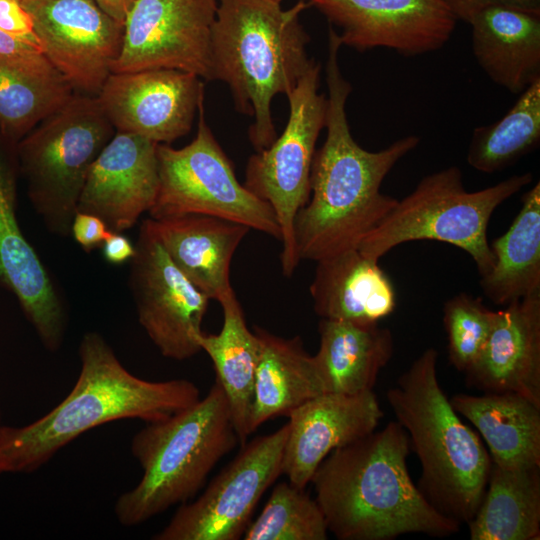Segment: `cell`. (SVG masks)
<instances>
[{
  "mask_svg": "<svg viewBox=\"0 0 540 540\" xmlns=\"http://www.w3.org/2000/svg\"><path fill=\"white\" fill-rule=\"evenodd\" d=\"M341 46L337 32L330 27L326 63L327 134L313 157L311 197L294 221L300 260L318 262L358 248L397 203L394 197L380 192L383 180L420 141L417 136H406L372 152L354 140L345 109L352 87L338 64Z\"/></svg>",
  "mask_w": 540,
  "mask_h": 540,
  "instance_id": "cell-1",
  "label": "cell"
},
{
  "mask_svg": "<svg viewBox=\"0 0 540 540\" xmlns=\"http://www.w3.org/2000/svg\"><path fill=\"white\" fill-rule=\"evenodd\" d=\"M410 441L397 422L328 454L311 483L328 531L339 540L447 537L460 523L439 512L413 482Z\"/></svg>",
  "mask_w": 540,
  "mask_h": 540,
  "instance_id": "cell-2",
  "label": "cell"
},
{
  "mask_svg": "<svg viewBox=\"0 0 540 540\" xmlns=\"http://www.w3.org/2000/svg\"><path fill=\"white\" fill-rule=\"evenodd\" d=\"M80 373L69 394L51 411L21 427L0 426L2 473H30L60 449L97 426L121 419H166L200 399L186 379L148 381L130 373L104 337L83 335Z\"/></svg>",
  "mask_w": 540,
  "mask_h": 540,
  "instance_id": "cell-3",
  "label": "cell"
},
{
  "mask_svg": "<svg viewBox=\"0 0 540 540\" xmlns=\"http://www.w3.org/2000/svg\"><path fill=\"white\" fill-rule=\"evenodd\" d=\"M300 0L284 10L270 0H219L211 39V80L228 84L236 109L253 117L249 139L256 151L276 139L271 102L288 96L308 70L309 35Z\"/></svg>",
  "mask_w": 540,
  "mask_h": 540,
  "instance_id": "cell-4",
  "label": "cell"
},
{
  "mask_svg": "<svg viewBox=\"0 0 540 540\" xmlns=\"http://www.w3.org/2000/svg\"><path fill=\"white\" fill-rule=\"evenodd\" d=\"M437 359L436 349L423 351L387 391V402L419 458L420 491L439 512L468 523L484 496L492 460L446 397Z\"/></svg>",
  "mask_w": 540,
  "mask_h": 540,
  "instance_id": "cell-5",
  "label": "cell"
},
{
  "mask_svg": "<svg viewBox=\"0 0 540 540\" xmlns=\"http://www.w3.org/2000/svg\"><path fill=\"white\" fill-rule=\"evenodd\" d=\"M238 443L227 398L217 381L192 406L146 423L131 440V453L143 475L116 500L118 522L136 526L190 501Z\"/></svg>",
  "mask_w": 540,
  "mask_h": 540,
  "instance_id": "cell-6",
  "label": "cell"
},
{
  "mask_svg": "<svg viewBox=\"0 0 540 540\" xmlns=\"http://www.w3.org/2000/svg\"><path fill=\"white\" fill-rule=\"evenodd\" d=\"M526 172L482 190L468 192L461 170L451 166L425 176L361 241L358 250L379 260L396 246L410 241L437 240L456 246L474 260L479 275L493 267L487 240L496 208L532 181Z\"/></svg>",
  "mask_w": 540,
  "mask_h": 540,
  "instance_id": "cell-7",
  "label": "cell"
},
{
  "mask_svg": "<svg viewBox=\"0 0 540 540\" xmlns=\"http://www.w3.org/2000/svg\"><path fill=\"white\" fill-rule=\"evenodd\" d=\"M115 133L96 96L74 93L16 144L19 174L49 232L70 234L90 168Z\"/></svg>",
  "mask_w": 540,
  "mask_h": 540,
  "instance_id": "cell-8",
  "label": "cell"
},
{
  "mask_svg": "<svg viewBox=\"0 0 540 540\" xmlns=\"http://www.w3.org/2000/svg\"><path fill=\"white\" fill-rule=\"evenodd\" d=\"M197 109L198 130L190 144L180 149L157 144L159 188L150 218L209 215L281 241L273 209L237 180L232 162L207 125L204 97Z\"/></svg>",
  "mask_w": 540,
  "mask_h": 540,
  "instance_id": "cell-9",
  "label": "cell"
},
{
  "mask_svg": "<svg viewBox=\"0 0 540 540\" xmlns=\"http://www.w3.org/2000/svg\"><path fill=\"white\" fill-rule=\"evenodd\" d=\"M320 71V64L314 61L287 96L290 113L282 134L256 151L245 169L244 186L271 206L280 226L285 277H291L300 262L294 221L310 198L315 145L325 127L327 98L318 92Z\"/></svg>",
  "mask_w": 540,
  "mask_h": 540,
  "instance_id": "cell-10",
  "label": "cell"
},
{
  "mask_svg": "<svg viewBox=\"0 0 540 540\" xmlns=\"http://www.w3.org/2000/svg\"><path fill=\"white\" fill-rule=\"evenodd\" d=\"M290 425L245 443L193 501L180 504L154 540H237L265 491L282 474Z\"/></svg>",
  "mask_w": 540,
  "mask_h": 540,
  "instance_id": "cell-11",
  "label": "cell"
},
{
  "mask_svg": "<svg viewBox=\"0 0 540 540\" xmlns=\"http://www.w3.org/2000/svg\"><path fill=\"white\" fill-rule=\"evenodd\" d=\"M129 262L138 321L162 356L183 361L201 352L197 336L210 299L174 264L149 218L141 223Z\"/></svg>",
  "mask_w": 540,
  "mask_h": 540,
  "instance_id": "cell-12",
  "label": "cell"
},
{
  "mask_svg": "<svg viewBox=\"0 0 540 540\" xmlns=\"http://www.w3.org/2000/svg\"><path fill=\"white\" fill-rule=\"evenodd\" d=\"M219 0H137L124 23L112 73L177 69L211 80Z\"/></svg>",
  "mask_w": 540,
  "mask_h": 540,
  "instance_id": "cell-13",
  "label": "cell"
},
{
  "mask_svg": "<svg viewBox=\"0 0 540 540\" xmlns=\"http://www.w3.org/2000/svg\"><path fill=\"white\" fill-rule=\"evenodd\" d=\"M43 54L74 90L97 96L112 73L124 24L93 0H20Z\"/></svg>",
  "mask_w": 540,
  "mask_h": 540,
  "instance_id": "cell-14",
  "label": "cell"
},
{
  "mask_svg": "<svg viewBox=\"0 0 540 540\" xmlns=\"http://www.w3.org/2000/svg\"><path fill=\"white\" fill-rule=\"evenodd\" d=\"M16 145L0 134V284L13 294L43 346H62L67 311L44 263L24 236L16 214Z\"/></svg>",
  "mask_w": 540,
  "mask_h": 540,
  "instance_id": "cell-15",
  "label": "cell"
},
{
  "mask_svg": "<svg viewBox=\"0 0 540 540\" xmlns=\"http://www.w3.org/2000/svg\"><path fill=\"white\" fill-rule=\"evenodd\" d=\"M96 97L116 132L165 144L190 131L204 85L189 72L146 69L111 73Z\"/></svg>",
  "mask_w": 540,
  "mask_h": 540,
  "instance_id": "cell-16",
  "label": "cell"
},
{
  "mask_svg": "<svg viewBox=\"0 0 540 540\" xmlns=\"http://www.w3.org/2000/svg\"><path fill=\"white\" fill-rule=\"evenodd\" d=\"M340 29L342 45L360 52L383 47L415 56L441 48L457 20L443 0H310Z\"/></svg>",
  "mask_w": 540,
  "mask_h": 540,
  "instance_id": "cell-17",
  "label": "cell"
},
{
  "mask_svg": "<svg viewBox=\"0 0 540 540\" xmlns=\"http://www.w3.org/2000/svg\"><path fill=\"white\" fill-rule=\"evenodd\" d=\"M157 144L116 132L92 164L76 212L98 216L110 231L133 227L157 197Z\"/></svg>",
  "mask_w": 540,
  "mask_h": 540,
  "instance_id": "cell-18",
  "label": "cell"
},
{
  "mask_svg": "<svg viewBox=\"0 0 540 540\" xmlns=\"http://www.w3.org/2000/svg\"><path fill=\"white\" fill-rule=\"evenodd\" d=\"M383 415L373 390L353 395L323 393L308 400L288 416L282 474L292 485L305 489L330 452L376 430Z\"/></svg>",
  "mask_w": 540,
  "mask_h": 540,
  "instance_id": "cell-19",
  "label": "cell"
},
{
  "mask_svg": "<svg viewBox=\"0 0 540 540\" xmlns=\"http://www.w3.org/2000/svg\"><path fill=\"white\" fill-rule=\"evenodd\" d=\"M466 383L484 393L519 394L540 406V292L495 311Z\"/></svg>",
  "mask_w": 540,
  "mask_h": 540,
  "instance_id": "cell-20",
  "label": "cell"
},
{
  "mask_svg": "<svg viewBox=\"0 0 540 540\" xmlns=\"http://www.w3.org/2000/svg\"><path fill=\"white\" fill-rule=\"evenodd\" d=\"M149 221L174 264L210 300L221 302L235 293L230 281L231 262L250 228L202 214Z\"/></svg>",
  "mask_w": 540,
  "mask_h": 540,
  "instance_id": "cell-21",
  "label": "cell"
},
{
  "mask_svg": "<svg viewBox=\"0 0 540 540\" xmlns=\"http://www.w3.org/2000/svg\"><path fill=\"white\" fill-rule=\"evenodd\" d=\"M468 24L476 61L495 84L520 94L540 79V11L494 6Z\"/></svg>",
  "mask_w": 540,
  "mask_h": 540,
  "instance_id": "cell-22",
  "label": "cell"
},
{
  "mask_svg": "<svg viewBox=\"0 0 540 540\" xmlns=\"http://www.w3.org/2000/svg\"><path fill=\"white\" fill-rule=\"evenodd\" d=\"M378 261L356 248L316 262L310 285L316 314L361 324L389 316L396 306L395 290Z\"/></svg>",
  "mask_w": 540,
  "mask_h": 540,
  "instance_id": "cell-23",
  "label": "cell"
},
{
  "mask_svg": "<svg viewBox=\"0 0 540 540\" xmlns=\"http://www.w3.org/2000/svg\"><path fill=\"white\" fill-rule=\"evenodd\" d=\"M319 349L313 356L324 393L373 390L394 352L393 334L378 323L321 319Z\"/></svg>",
  "mask_w": 540,
  "mask_h": 540,
  "instance_id": "cell-24",
  "label": "cell"
},
{
  "mask_svg": "<svg viewBox=\"0 0 540 540\" xmlns=\"http://www.w3.org/2000/svg\"><path fill=\"white\" fill-rule=\"evenodd\" d=\"M449 400L485 440L492 463L506 468L540 466V406L510 392L459 393Z\"/></svg>",
  "mask_w": 540,
  "mask_h": 540,
  "instance_id": "cell-25",
  "label": "cell"
},
{
  "mask_svg": "<svg viewBox=\"0 0 540 540\" xmlns=\"http://www.w3.org/2000/svg\"><path fill=\"white\" fill-rule=\"evenodd\" d=\"M261 341L255 374L250 433L266 421L289 414L324 393L313 356L299 336L283 338L262 328L254 330Z\"/></svg>",
  "mask_w": 540,
  "mask_h": 540,
  "instance_id": "cell-26",
  "label": "cell"
},
{
  "mask_svg": "<svg viewBox=\"0 0 540 540\" xmlns=\"http://www.w3.org/2000/svg\"><path fill=\"white\" fill-rule=\"evenodd\" d=\"M73 91L42 52L0 55V134L16 145Z\"/></svg>",
  "mask_w": 540,
  "mask_h": 540,
  "instance_id": "cell-27",
  "label": "cell"
},
{
  "mask_svg": "<svg viewBox=\"0 0 540 540\" xmlns=\"http://www.w3.org/2000/svg\"><path fill=\"white\" fill-rule=\"evenodd\" d=\"M219 303L223 311L220 332L206 334L202 331L197 342L213 363L215 381L227 398L239 443L244 445L251 434L249 422L261 341L257 333L248 328L235 293Z\"/></svg>",
  "mask_w": 540,
  "mask_h": 540,
  "instance_id": "cell-28",
  "label": "cell"
},
{
  "mask_svg": "<svg viewBox=\"0 0 540 540\" xmlns=\"http://www.w3.org/2000/svg\"><path fill=\"white\" fill-rule=\"evenodd\" d=\"M467 524L471 540L540 539V466L492 463L484 496Z\"/></svg>",
  "mask_w": 540,
  "mask_h": 540,
  "instance_id": "cell-29",
  "label": "cell"
},
{
  "mask_svg": "<svg viewBox=\"0 0 540 540\" xmlns=\"http://www.w3.org/2000/svg\"><path fill=\"white\" fill-rule=\"evenodd\" d=\"M492 269L480 277V287L494 304L540 292V183L522 196V206L509 229L490 245Z\"/></svg>",
  "mask_w": 540,
  "mask_h": 540,
  "instance_id": "cell-30",
  "label": "cell"
},
{
  "mask_svg": "<svg viewBox=\"0 0 540 540\" xmlns=\"http://www.w3.org/2000/svg\"><path fill=\"white\" fill-rule=\"evenodd\" d=\"M540 142V79L522 93L498 121L474 129L468 164L482 173L501 171L535 150Z\"/></svg>",
  "mask_w": 540,
  "mask_h": 540,
  "instance_id": "cell-31",
  "label": "cell"
},
{
  "mask_svg": "<svg viewBox=\"0 0 540 540\" xmlns=\"http://www.w3.org/2000/svg\"><path fill=\"white\" fill-rule=\"evenodd\" d=\"M328 528L315 498L290 482L274 487L263 510L249 524L245 540H326Z\"/></svg>",
  "mask_w": 540,
  "mask_h": 540,
  "instance_id": "cell-32",
  "label": "cell"
},
{
  "mask_svg": "<svg viewBox=\"0 0 540 540\" xmlns=\"http://www.w3.org/2000/svg\"><path fill=\"white\" fill-rule=\"evenodd\" d=\"M495 311L480 298L462 292L447 300L443 323L447 334L450 363L465 372L476 360L493 325Z\"/></svg>",
  "mask_w": 540,
  "mask_h": 540,
  "instance_id": "cell-33",
  "label": "cell"
},
{
  "mask_svg": "<svg viewBox=\"0 0 540 540\" xmlns=\"http://www.w3.org/2000/svg\"><path fill=\"white\" fill-rule=\"evenodd\" d=\"M0 29L41 49L32 19L20 0H0Z\"/></svg>",
  "mask_w": 540,
  "mask_h": 540,
  "instance_id": "cell-34",
  "label": "cell"
},
{
  "mask_svg": "<svg viewBox=\"0 0 540 540\" xmlns=\"http://www.w3.org/2000/svg\"><path fill=\"white\" fill-rule=\"evenodd\" d=\"M109 231L104 221L98 216L76 212L70 233L78 245L89 253L102 246Z\"/></svg>",
  "mask_w": 540,
  "mask_h": 540,
  "instance_id": "cell-35",
  "label": "cell"
},
{
  "mask_svg": "<svg viewBox=\"0 0 540 540\" xmlns=\"http://www.w3.org/2000/svg\"><path fill=\"white\" fill-rule=\"evenodd\" d=\"M456 20L469 23L482 10L505 6L531 11H540V0H443Z\"/></svg>",
  "mask_w": 540,
  "mask_h": 540,
  "instance_id": "cell-36",
  "label": "cell"
},
{
  "mask_svg": "<svg viewBox=\"0 0 540 540\" xmlns=\"http://www.w3.org/2000/svg\"><path fill=\"white\" fill-rule=\"evenodd\" d=\"M101 248L105 260L114 265L130 261L135 254V245L122 232L109 231Z\"/></svg>",
  "mask_w": 540,
  "mask_h": 540,
  "instance_id": "cell-37",
  "label": "cell"
},
{
  "mask_svg": "<svg viewBox=\"0 0 540 540\" xmlns=\"http://www.w3.org/2000/svg\"><path fill=\"white\" fill-rule=\"evenodd\" d=\"M33 52H42V50L30 43L11 36L0 29V55H15Z\"/></svg>",
  "mask_w": 540,
  "mask_h": 540,
  "instance_id": "cell-38",
  "label": "cell"
},
{
  "mask_svg": "<svg viewBox=\"0 0 540 540\" xmlns=\"http://www.w3.org/2000/svg\"><path fill=\"white\" fill-rule=\"evenodd\" d=\"M106 14L124 24L137 0H93Z\"/></svg>",
  "mask_w": 540,
  "mask_h": 540,
  "instance_id": "cell-39",
  "label": "cell"
},
{
  "mask_svg": "<svg viewBox=\"0 0 540 540\" xmlns=\"http://www.w3.org/2000/svg\"><path fill=\"white\" fill-rule=\"evenodd\" d=\"M270 1L280 3L282 0H270Z\"/></svg>",
  "mask_w": 540,
  "mask_h": 540,
  "instance_id": "cell-40",
  "label": "cell"
},
{
  "mask_svg": "<svg viewBox=\"0 0 540 540\" xmlns=\"http://www.w3.org/2000/svg\"><path fill=\"white\" fill-rule=\"evenodd\" d=\"M2 473L1 469H0V474Z\"/></svg>",
  "mask_w": 540,
  "mask_h": 540,
  "instance_id": "cell-41",
  "label": "cell"
}]
</instances>
